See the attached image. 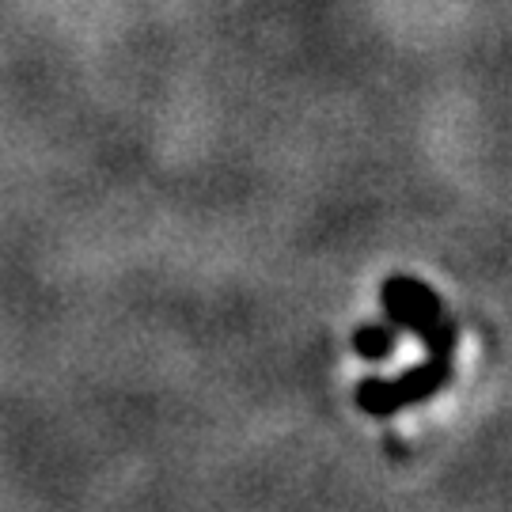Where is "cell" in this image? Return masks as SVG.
<instances>
[{
	"instance_id": "1",
	"label": "cell",
	"mask_w": 512,
	"mask_h": 512,
	"mask_svg": "<svg viewBox=\"0 0 512 512\" xmlns=\"http://www.w3.org/2000/svg\"><path fill=\"white\" fill-rule=\"evenodd\" d=\"M384 315L391 327H403L418 338L425 349H444V353H456V323L444 319L440 308V296L418 281V277H391L384 281Z\"/></svg>"
},
{
	"instance_id": "2",
	"label": "cell",
	"mask_w": 512,
	"mask_h": 512,
	"mask_svg": "<svg viewBox=\"0 0 512 512\" xmlns=\"http://www.w3.org/2000/svg\"><path fill=\"white\" fill-rule=\"evenodd\" d=\"M448 380H452V353L429 349V357L421 365L406 368L399 380H365L357 387V406L372 418H387V414H399L403 406L433 399Z\"/></svg>"
},
{
	"instance_id": "3",
	"label": "cell",
	"mask_w": 512,
	"mask_h": 512,
	"mask_svg": "<svg viewBox=\"0 0 512 512\" xmlns=\"http://www.w3.org/2000/svg\"><path fill=\"white\" fill-rule=\"evenodd\" d=\"M353 349L365 357V361H384L387 353L395 349V330L387 323H368L353 334Z\"/></svg>"
}]
</instances>
